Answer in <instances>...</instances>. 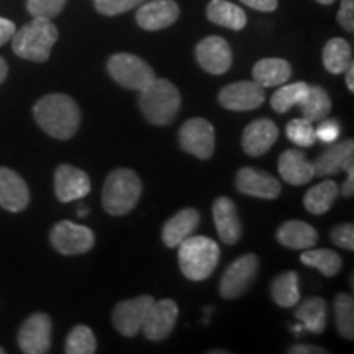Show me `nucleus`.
Here are the masks:
<instances>
[{"instance_id":"c85d7f7f","label":"nucleus","mask_w":354,"mask_h":354,"mask_svg":"<svg viewBox=\"0 0 354 354\" xmlns=\"http://www.w3.org/2000/svg\"><path fill=\"white\" fill-rule=\"evenodd\" d=\"M295 318L302 323L305 330L312 333H322L326 326V302L322 297L304 300L295 310Z\"/></svg>"},{"instance_id":"f8f14e48","label":"nucleus","mask_w":354,"mask_h":354,"mask_svg":"<svg viewBox=\"0 0 354 354\" xmlns=\"http://www.w3.org/2000/svg\"><path fill=\"white\" fill-rule=\"evenodd\" d=\"M266 100L264 87L254 81L233 82L223 87L218 94V102L221 107L232 112H250L261 107Z\"/></svg>"},{"instance_id":"a878e982","label":"nucleus","mask_w":354,"mask_h":354,"mask_svg":"<svg viewBox=\"0 0 354 354\" xmlns=\"http://www.w3.org/2000/svg\"><path fill=\"white\" fill-rule=\"evenodd\" d=\"M207 19L212 24L240 32L246 26V13L241 7L227 0H212L207 6Z\"/></svg>"},{"instance_id":"6ab92c4d","label":"nucleus","mask_w":354,"mask_h":354,"mask_svg":"<svg viewBox=\"0 0 354 354\" xmlns=\"http://www.w3.org/2000/svg\"><path fill=\"white\" fill-rule=\"evenodd\" d=\"M30 203V189L24 177L8 167H0V207L13 214L25 210Z\"/></svg>"},{"instance_id":"c756f323","label":"nucleus","mask_w":354,"mask_h":354,"mask_svg":"<svg viewBox=\"0 0 354 354\" xmlns=\"http://www.w3.org/2000/svg\"><path fill=\"white\" fill-rule=\"evenodd\" d=\"M353 63L351 44L343 38H333L323 48V64L331 74H343Z\"/></svg>"},{"instance_id":"cd10ccee","label":"nucleus","mask_w":354,"mask_h":354,"mask_svg":"<svg viewBox=\"0 0 354 354\" xmlns=\"http://www.w3.org/2000/svg\"><path fill=\"white\" fill-rule=\"evenodd\" d=\"M272 300L279 307L292 308L299 304V274L295 271H286L274 279L271 284Z\"/></svg>"},{"instance_id":"09e8293b","label":"nucleus","mask_w":354,"mask_h":354,"mask_svg":"<svg viewBox=\"0 0 354 354\" xmlns=\"http://www.w3.org/2000/svg\"><path fill=\"white\" fill-rule=\"evenodd\" d=\"M318 3H322V6H331V3L335 2V0H317Z\"/></svg>"},{"instance_id":"8fccbe9b","label":"nucleus","mask_w":354,"mask_h":354,"mask_svg":"<svg viewBox=\"0 0 354 354\" xmlns=\"http://www.w3.org/2000/svg\"><path fill=\"white\" fill-rule=\"evenodd\" d=\"M0 354H6V349H3V348H0Z\"/></svg>"},{"instance_id":"3c124183","label":"nucleus","mask_w":354,"mask_h":354,"mask_svg":"<svg viewBox=\"0 0 354 354\" xmlns=\"http://www.w3.org/2000/svg\"><path fill=\"white\" fill-rule=\"evenodd\" d=\"M94 2H99V0H94Z\"/></svg>"},{"instance_id":"aec40b11","label":"nucleus","mask_w":354,"mask_h":354,"mask_svg":"<svg viewBox=\"0 0 354 354\" xmlns=\"http://www.w3.org/2000/svg\"><path fill=\"white\" fill-rule=\"evenodd\" d=\"M354 166V141L344 140L331 143L330 148L313 162V171L318 177H330L339 171H348Z\"/></svg>"},{"instance_id":"b1692460","label":"nucleus","mask_w":354,"mask_h":354,"mask_svg":"<svg viewBox=\"0 0 354 354\" xmlns=\"http://www.w3.org/2000/svg\"><path fill=\"white\" fill-rule=\"evenodd\" d=\"M277 241L290 250H308L318 241V233L312 225L300 220H289L277 230Z\"/></svg>"},{"instance_id":"a211bd4d","label":"nucleus","mask_w":354,"mask_h":354,"mask_svg":"<svg viewBox=\"0 0 354 354\" xmlns=\"http://www.w3.org/2000/svg\"><path fill=\"white\" fill-rule=\"evenodd\" d=\"M279 138V128L272 120L268 118H259V120L251 122L245 128L241 136L243 151L248 156H263L272 148Z\"/></svg>"},{"instance_id":"a18cd8bd","label":"nucleus","mask_w":354,"mask_h":354,"mask_svg":"<svg viewBox=\"0 0 354 354\" xmlns=\"http://www.w3.org/2000/svg\"><path fill=\"white\" fill-rule=\"evenodd\" d=\"M339 192H342L343 197H351L354 194V166L348 169V179L344 180L343 187Z\"/></svg>"},{"instance_id":"7ed1b4c3","label":"nucleus","mask_w":354,"mask_h":354,"mask_svg":"<svg viewBox=\"0 0 354 354\" xmlns=\"http://www.w3.org/2000/svg\"><path fill=\"white\" fill-rule=\"evenodd\" d=\"M138 105L151 125L166 127L174 122L179 113L180 94L167 79H154L149 86L140 91Z\"/></svg>"},{"instance_id":"9d476101","label":"nucleus","mask_w":354,"mask_h":354,"mask_svg":"<svg viewBox=\"0 0 354 354\" xmlns=\"http://www.w3.org/2000/svg\"><path fill=\"white\" fill-rule=\"evenodd\" d=\"M53 323L46 313H33L19 331V346L25 354H46L51 349Z\"/></svg>"},{"instance_id":"2f4dec72","label":"nucleus","mask_w":354,"mask_h":354,"mask_svg":"<svg viewBox=\"0 0 354 354\" xmlns=\"http://www.w3.org/2000/svg\"><path fill=\"white\" fill-rule=\"evenodd\" d=\"M300 261L308 268L318 269L325 277H335L343 268L342 256L331 250H312V248H308L300 256Z\"/></svg>"},{"instance_id":"c03bdc74","label":"nucleus","mask_w":354,"mask_h":354,"mask_svg":"<svg viewBox=\"0 0 354 354\" xmlns=\"http://www.w3.org/2000/svg\"><path fill=\"white\" fill-rule=\"evenodd\" d=\"M328 351L320 346H312V344H295L289 349V354H326Z\"/></svg>"},{"instance_id":"f03ea898","label":"nucleus","mask_w":354,"mask_h":354,"mask_svg":"<svg viewBox=\"0 0 354 354\" xmlns=\"http://www.w3.org/2000/svg\"><path fill=\"white\" fill-rule=\"evenodd\" d=\"M57 37H59V32L51 20L33 17L32 21L13 33L12 50L21 59L44 63L50 59Z\"/></svg>"},{"instance_id":"9b49d317","label":"nucleus","mask_w":354,"mask_h":354,"mask_svg":"<svg viewBox=\"0 0 354 354\" xmlns=\"http://www.w3.org/2000/svg\"><path fill=\"white\" fill-rule=\"evenodd\" d=\"M154 304L151 295H140V297L123 300V302L115 305L112 312V323L117 331L123 336L138 335L143 326L145 318L148 315V310Z\"/></svg>"},{"instance_id":"bb28decb","label":"nucleus","mask_w":354,"mask_h":354,"mask_svg":"<svg viewBox=\"0 0 354 354\" xmlns=\"http://www.w3.org/2000/svg\"><path fill=\"white\" fill-rule=\"evenodd\" d=\"M338 194V184L331 179H325L320 184H317L315 187L307 190L304 197V207L312 215H323L331 209Z\"/></svg>"},{"instance_id":"dca6fc26","label":"nucleus","mask_w":354,"mask_h":354,"mask_svg":"<svg viewBox=\"0 0 354 354\" xmlns=\"http://www.w3.org/2000/svg\"><path fill=\"white\" fill-rule=\"evenodd\" d=\"M179 13L174 0H146L136 13V24L146 32H158L176 24Z\"/></svg>"},{"instance_id":"7c9ffc66","label":"nucleus","mask_w":354,"mask_h":354,"mask_svg":"<svg viewBox=\"0 0 354 354\" xmlns=\"http://www.w3.org/2000/svg\"><path fill=\"white\" fill-rule=\"evenodd\" d=\"M299 105L304 118H307L310 122H320L328 117V113L331 112L330 95L320 86H310L307 95L304 97Z\"/></svg>"},{"instance_id":"412c9836","label":"nucleus","mask_w":354,"mask_h":354,"mask_svg":"<svg viewBox=\"0 0 354 354\" xmlns=\"http://www.w3.org/2000/svg\"><path fill=\"white\" fill-rule=\"evenodd\" d=\"M214 221L220 240L227 245H236L243 233V225L234 202L228 197H218L212 207Z\"/></svg>"},{"instance_id":"4468645a","label":"nucleus","mask_w":354,"mask_h":354,"mask_svg":"<svg viewBox=\"0 0 354 354\" xmlns=\"http://www.w3.org/2000/svg\"><path fill=\"white\" fill-rule=\"evenodd\" d=\"M197 63L201 64L203 71L214 76H221L228 73V69L233 64L232 48L227 43V39L221 37H209L202 39L196 48Z\"/></svg>"},{"instance_id":"1a4fd4ad","label":"nucleus","mask_w":354,"mask_h":354,"mask_svg":"<svg viewBox=\"0 0 354 354\" xmlns=\"http://www.w3.org/2000/svg\"><path fill=\"white\" fill-rule=\"evenodd\" d=\"M179 145L185 153L207 161L215 151L214 125L205 118H190L180 127Z\"/></svg>"},{"instance_id":"49530a36","label":"nucleus","mask_w":354,"mask_h":354,"mask_svg":"<svg viewBox=\"0 0 354 354\" xmlns=\"http://www.w3.org/2000/svg\"><path fill=\"white\" fill-rule=\"evenodd\" d=\"M344 73H346V86L349 88V92H354V64H349Z\"/></svg>"},{"instance_id":"f3484780","label":"nucleus","mask_w":354,"mask_h":354,"mask_svg":"<svg viewBox=\"0 0 354 354\" xmlns=\"http://www.w3.org/2000/svg\"><path fill=\"white\" fill-rule=\"evenodd\" d=\"M236 189L246 196L274 201L281 194V183L266 171L241 167L236 174Z\"/></svg>"},{"instance_id":"423d86ee","label":"nucleus","mask_w":354,"mask_h":354,"mask_svg":"<svg viewBox=\"0 0 354 354\" xmlns=\"http://www.w3.org/2000/svg\"><path fill=\"white\" fill-rule=\"evenodd\" d=\"M107 69L115 82L120 84L122 87L130 88V91H143L156 79L151 66L130 53L113 55L109 59Z\"/></svg>"},{"instance_id":"6e6552de","label":"nucleus","mask_w":354,"mask_h":354,"mask_svg":"<svg viewBox=\"0 0 354 354\" xmlns=\"http://www.w3.org/2000/svg\"><path fill=\"white\" fill-rule=\"evenodd\" d=\"M50 240L59 254L77 256L87 253L95 245V234L88 227L63 220L53 227Z\"/></svg>"},{"instance_id":"393cba45","label":"nucleus","mask_w":354,"mask_h":354,"mask_svg":"<svg viewBox=\"0 0 354 354\" xmlns=\"http://www.w3.org/2000/svg\"><path fill=\"white\" fill-rule=\"evenodd\" d=\"M292 76V66L281 57H264L253 68V81L261 87L282 86Z\"/></svg>"},{"instance_id":"f704fd0d","label":"nucleus","mask_w":354,"mask_h":354,"mask_svg":"<svg viewBox=\"0 0 354 354\" xmlns=\"http://www.w3.org/2000/svg\"><path fill=\"white\" fill-rule=\"evenodd\" d=\"M66 354H94L97 351V339L94 331L86 325L74 326L66 339Z\"/></svg>"},{"instance_id":"20e7f679","label":"nucleus","mask_w":354,"mask_h":354,"mask_svg":"<svg viewBox=\"0 0 354 354\" xmlns=\"http://www.w3.org/2000/svg\"><path fill=\"white\" fill-rule=\"evenodd\" d=\"M141 179L135 171L120 167L109 174L102 190V205L112 216H123L135 209L141 197Z\"/></svg>"},{"instance_id":"2eb2a0df","label":"nucleus","mask_w":354,"mask_h":354,"mask_svg":"<svg viewBox=\"0 0 354 354\" xmlns=\"http://www.w3.org/2000/svg\"><path fill=\"white\" fill-rule=\"evenodd\" d=\"M91 192V179L82 169L71 165H61L55 172V194L57 201L69 203L81 201Z\"/></svg>"},{"instance_id":"473e14b6","label":"nucleus","mask_w":354,"mask_h":354,"mask_svg":"<svg viewBox=\"0 0 354 354\" xmlns=\"http://www.w3.org/2000/svg\"><path fill=\"white\" fill-rule=\"evenodd\" d=\"M335 320L338 326L339 335L344 339L353 342L354 339V300L353 295L342 294L336 295L335 299Z\"/></svg>"},{"instance_id":"ddd939ff","label":"nucleus","mask_w":354,"mask_h":354,"mask_svg":"<svg viewBox=\"0 0 354 354\" xmlns=\"http://www.w3.org/2000/svg\"><path fill=\"white\" fill-rule=\"evenodd\" d=\"M177 317H179V307L174 300L162 299L158 302L154 300L141 330L149 342H165L174 330Z\"/></svg>"},{"instance_id":"5701e85b","label":"nucleus","mask_w":354,"mask_h":354,"mask_svg":"<svg viewBox=\"0 0 354 354\" xmlns=\"http://www.w3.org/2000/svg\"><path fill=\"white\" fill-rule=\"evenodd\" d=\"M198 223H201V214L196 209H184L177 212L162 227V241L167 248H177L184 240L192 236Z\"/></svg>"},{"instance_id":"ea45409f","label":"nucleus","mask_w":354,"mask_h":354,"mask_svg":"<svg viewBox=\"0 0 354 354\" xmlns=\"http://www.w3.org/2000/svg\"><path fill=\"white\" fill-rule=\"evenodd\" d=\"M339 131H342L339 123L333 120V118H330V120L323 118V120H320V125L315 128L317 140H320L322 143H326V145L335 143V141L338 140Z\"/></svg>"},{"instance_id":"de8ad7c7","label":"nucleus","mask_w":354,"mask_h":354,"mask_svg":"<svg viewBox=\"0 0 354 354\" xmlns=\"http://www.w3.org/2000/svg\"><path fill=\"white\" fill-rule=\"evenodd\" d=\"M7 74H8V66L6 63V59H3V57H0V84L6 81Z\"/></svg>"},{"instance_id":"c9c22d12","label":"nucleus","mask_w":354,"mask_h":354,"mask_svg":"<svg viewBox=\"0 0 354 354\" xmlns=\"http://www.w3.org/2000/svg\"><path fill=\"white\" fill-rule=\"evenodd\" d=\"M287 138L292 143L300 146V148H310V146L315 145L317 135H315V127L313 122L307 120V118H295L290 120L289 125L286 128Z\"/></svg>"},{"instance_id":"f257e3e1","label":"nucleus","mask_w":354,"mask_h":354,"mask_svg":"<svg viewBox=\"0 0 354 354\" xmlns=\"http://www.w3.org/2000/svg\"><path fill=\"white\" fill-rule=\"evenodd\" d=\"M33 117L39 128L56 140H69L81 125V109L73 97L50 94L39 99L33 107Z\"/></svg>"},{"instance_id":"a19ab883","label":"nucleus","mask_w":354,"mask_h":354,"mask_svg":"<svg viewBox=\"0 0 354 354\" xmlns=\"http://www.w3.org/2000/svg\"><path fill=\"white\" fill-rule=\"evenodd\" d=\"M338 21L346 32H354V0H342L338 12Z\"/></svg>"},{"instance_id":"e433bc0d","label":"nucleus","mask_w":354,"mask_h":354,"mask_svg":"<svg viewBox=\"0 0 354 354\" xmlns=\"http://www.w3.org/2000/svg\"><path fill=\"white\" fill-rule=\"evenodd\" d=\"M68 0H26V8L38 19H55L63 12Z\"/></svg>"},{"instance_id":"79ce46f5","label":"nucleus","mask_w":354,"mask_h":354,"mask_svg":"<svg viewBox=\"0 0 354 354\" xmlns=\"http://www.w3.org/2000/svg\"><path fill=\"white\" fill-rule=\"evenodd\" d=\"M15 32H17L15 24H13L12 20H7L3 19V17H0V46H3V44L10 41Z\"/></svg>"},{"instance_id":"0eeeda50","label":"nucleus","mask_w":354,"mask_h":354,"mask_svg":"<svg viewBox=\"0 0 354 354\" xmlns=\"http://www.w3.org/2000/svg\"><path fill=\"white\" fill-rule=\"evenodd\" d=\"M259 259L258 256L250 253L240 256L225 269L220 281V295L223 299H238L240 295L253 286L256 276H258Z\"/></svg>"},{"instance_id":"4c0bfd02","label":"nucleus","mask_w":354,"mask_h":354,"mask_svg":"<svg viewBox=\"0 0 354 354\" xmlns=\"http://www.w3.org/2000/svg\"><path fill=\"white\" fill-rule=\"evenodd\" d=\"M145 2L146 0H99V2H95V8L102 15L115 17L120 15V13L130 12Z\"/></svg>"},{"instance_id":"58836bf2","label":"nucleus","mask_w":354,"mask_h":354,"mask_svg":"<svg viewBox=\"0 0 354 354\" xmlns=\"http://www.w3.org/2000/svg\"><path fill=\"white\" fill-rule=\"evenodd\" d=\"M330 236L336 246L348 251H354V227L351 223H342L338 227L331 228Z\"/></svg>"},{"instance_id":"37998d69","label":"nucleus","mask_w":354,"mask_h":354,"mask_svg":"<svg viewBox=\"0 0 354 354\" xmlns=\"http://www.w3.org/2000/svg\"><path fill=\"white\" fill-rule=\"evenodd\" d=\"M240 2L259 12H274L277 8V0H240Z\"/></svg>"},{"instance_id":"4be33fe9","label":"nucleus","mask_w":354,"mask_h":354,"mask_svg":"<svg viewBox=\"0 0 354 354\" xmlns=\"http://www.w3.org/2000/svg\"><path fill=\"white\" fill-rule=\"evenodd\" d=\"M277 169L282 179L290 185L308 184L315 177L313 162L308 161L304 151L297 149H287L282 153L279 156Z\"/></svg>"},{"instance_id":"39448f33","label":"nucleus","mask_w":354,"mask_h":354,"mask_svg":"<svg viewBox=\"0 0 354 354\" xmlns=\"http://www.w3.org/2000/svg\"><path fill=\"white\" fill-rule=\"evenodd\" d=\"M177 248H179L180 271L189 281H205L218 266L220 248L210 238L189 236Z\"/></svg>"},{"instance_id":"72a5a7b5","label":"nucleus","mask_w":354,"mask_h":354,"mask_svg":"<svg viewBox=\"0 0 354 354\" xmlns=\"http://www.w3.org/2000/svg\"><path fill=\"white\" fill-rule=\"evenodd\" d=\"M308 84L305 82H294L287 84V86H282L274 92L271 97V105L272 109L276 110L277 113H286L294 107V105H299L300 102L308 92Z\"/></svg>"}]
</instances>
